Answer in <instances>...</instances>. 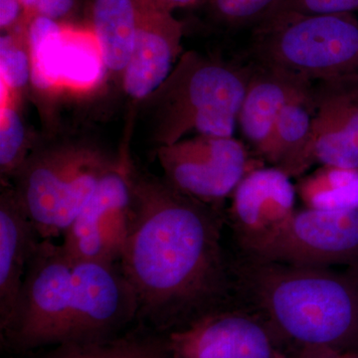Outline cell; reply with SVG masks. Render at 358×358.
Masks as SVG:
<instances>
[{"mask_svg":"<svg viewBox=\"0 0 358 358\" xmlns=\"http://www.w3.org/2000/svg\"><path fill=\"white\" fill-rule=\"evenodd\" d=\"M131 178L133 218L120 263L136 293L140 326L171 333L229 305L234 284L223 212L133 162Z\"/></svg>","mask_w":358,"mask_h":358,"instance_id":"cell-1","label":"cell"},{"mask_svg":"<svg viewBox=\"0 0 358 358\" xmlns=\"http://www.w3.org/2000/svg\"><path fill=\"white\" fill-rule=\"evenodd\" d=\"M232 275L234 293L301 343L331 345L358 326V284L331 268L289 265L243 253L232 263Z\"/></svg>","mask_w":358,"mask_h":358,"instance_id":"cell-2","label":"cell"},{"mask_svg":"<svg viewBox=\"0 0 358 358\" xmlns=\"http://www.w3.org/2000/svg\"><path fill=\"white\" fill-rule=\"evenodd\" d=\"M250 73L251 66L185 52L166 81L141 103L157 148L190 133L234 136Z\"/></svg>","mask_w":358,"mask_h":358,"instance_id":"cell-3","label":"cell"},{"mask_svg":"<svg viewBox=\"0 0 358 358\" xmlns=\"http://www.w3.org/2000/svg\"><path fill=\"white\" fill-rule=\"evenodd\" d=\"M120 157L88 141L38 138L9 182L41 239L54 240L63 236Z\"/></svg>","mask_w":358,"mask_h":358,"instance_id":"cell-4","label":"cell"},{"mask_svg":"<svg viewBox=\"0 0 358 358\" xmlns=\"http://www.w3.org/2000/svg\"><path fill=\"white\" fill-rule=\"evenodd\" d=\"M257 61L313 83L358 88V20L352 14L286 16L255 25Z\"/></svg>","mask_w":358,"mask_h":358,"instance_id":"cell-5","label":"cell"},{"mask_svg":"<svg viewBox=\"0 0 358 358\" xmlns=\"http://www.w3.org/2000/svg\"><path fill=\"white\" fill-rule=\"evenodd\" d=\"M73 263L62 244L40 240L13 312L0 324L6 352L27 355L64 343L72 307Z\"/></svg>","mask_w":358,"mask_h":358,"instance_id":"cell-6","label":"cell"},{"mask_svg":"<svg viewBox=\"0 0 358 358\" xmlns=\"http://www.w3.org/2000/svg\"><path fill=\"white\" fill-rule=\"evenodd\" d=\"M164 178L178 192L222 211L223 202L254 169L249 152L234 136L196 134L157 148Z\"/></svg>","mask_w":358,"mask_h":358,"instance_id":"cell-7","label":"cell"},{"mask_svg":"<svg viewBox=\"0 0 358 358\" xmlns=\"http://www.w3.org/2000/svg\"><path fill=\"white\" fill-rule=\"evenodd\" d=\"M264 260L333 268L358 260V209L296 210L281 227L249 251Z\"/></svg>","mask_w":358,"mask_h":358,"instance_id":"cell-8","label":"cell"},{"mask_svg":"<svg viewBox=\"0 0 358 358\" xmlns=\"http://www.w3.org/2000/svg\"><path fill=\"white\" fill-rule=\"evenodd\" d=\"M131 166L124 147L119 162L101 179L65 231L62 245L73 260L121 261L133 218Z\"/></svg>","mask_w":358,"mask_h":358,"instance_id":"cell-9","label":"cell"},{"mask_svg":"<svg viewBox=\"0 0 358 358\" xmlns=\"http://www.w3.org/2000/svg\"><path fill=\"white\" fill-rule=\"evenodd\" d=\"M72 307L66 343H90L121 336L138 317V300L121 263L73 260Z\"/></svg>","mask_w":358,"mask_h":358,"instance_id":"cell-10","label":"cell"},{"mask_svg":"<svg viewBox=\"0 0 358 358\" xmlns=\"http://www.w3.org/2000/svg\"><path fill=\"white\" fill-rule=\"evenodd\" d=\"M136 36L122 87L141 103L166 81L182 55L183 23L157 0H134Z\"/></svg>","mask_w":358,"mask_h":358,"instance_id":"cell-11","label":"cell"},{"mask_svg":"<svg viewBox=\"0 0 358 358\" xmlns=\"http://www.w3.org/2000/svg\"><path fill=\"white\" fill-rule=\"evenodd\" d=\"M296 185L273 166L250 171L231 196L228 219L242 252L270 236L296 212Z\"/></svg>","mask_w":358,"mask_h":358,"instance_id":"cell-12","label":"cell"},{"mask_svg":"<svg viewBox=\"0 0 358 358\" xmlns=\"http://www.w3.org/2000/svg\"><path fill=\"white\" fill-rule=\"evenodd\" d=\"M178 358H274L268 334L241 313L219 308L167 336Z\"/></svg>","mask_w":358,"mask_h":358,"instance_id":"cell-13","label":"cell"},{"mask_svg":"<svg viewBox=\"0 0 358 358\" xmlns=\"http://www.w3.org/2000/svg\"><path fill=\"white\" fill-rule=\"evenodd\" d=\"M256 63L251 66L237 126L259 155L285 108L313 102L315 85L291 71L260 61Z\"/></svg>","mask_w":358,"mask_h":358,"instance_id":"cell-14","label":"cell"},{"mask_svg":"<svg viewBox=\"0 0 358 358\" xmlns=\"http://www.w3.org/2000/svg\"><path fill=\"white\" fill-rule=\"evenodd\" d=\"M313 136L315 164L358 169V88L315 86Z\"/></svg>","mask_w":358,"mask_h":358,"instance_id":"cell-15","label":"cell"},{"mask_svg":"<svg viewBox=\"0 0 358 358\" xmlns=\"http://www.w3.org/2000/svg\"><path fill=\"white\" fill-rule=\"evenodd\" d=\"M34 224L9 181L1 182L0 192V324L15 307L30 257L38 245Z\"/></svg>","mask_w":358,"mask_h":358,"instance_id":"cell-16","label":"cell"},{"mask_svg":"<svg viewBox=\"0 0 358 358\" xmlns=\"http://www.w3.org/2000/svg\"><path fill=\"white\" fill-rule=\"evenodd\" d=\"M87 28L93 33L105 66L106 79L122 84L136 36L134 0H85Z\"/></svg>","mask_w":358,"mask_h":358,"instance_id":"cell-17","label":"cell"},{"mask_svg":"<svg viewBox=\"0 0 358 358\" xmlns=\"http://www.w3.org/2000/svg\"><path fill=\"white\" fill-rule=\"evenodd\" d=\"M313 102L285 108L259 152L271 166L289 178H301L315 164L313 157Z\"/></svg>","mask_w":358,"mask_h":358,"instance_id":"cell-18","label":"cell"},{"mask_svg":"<svg viewBox=\"0 0 358 358\" xmlns=\"http://www.w3.org/2000/svg\"><path fill=\"white\" fill-rule=\"evenodd\" d=\"M105 80V66L93 33L86 26L66 25L60 61L61 91L88 93Z\"/></svg>","mask_w":358,"mask_h":358,"instance_id":"cell-19","label":"cell"},{"mask_svg":"<svg viewBox=\"0 0 358 358\" xmlns=\"http://www.w3.org/2000/svg\"><path fill=\"white\" fill-rule=\"evenodd\" d=\"M306 208L324 211L358 209V169L322 166L296 185Z\"/></svg>","mask_w":358,"mask_h":358,"instance_id":"cell-20","label":"cell"},{"mask_svg":"<svg viewBox=\"0 0 358 358\" xmlns=\"http://www.w3.org/2000/svg\"><path fill=\"white\" fill-rule=\"evenodd\" d=\"M65 24L42 16H28L26 40L32 61V87L42 94L60 90V61Z\"/></svg>","mask_w":358,"mask_h":358,"instance_id":"cell-21","label":"cell"},{"mask_svg":"<svg viewBox=\"0 0 358 358\" xmlns=\"http://www.w3.org/2000/svg\"><path fill=\"white\" fill-rule=\"evenodd\" d=\"M167 352L166 338L140 326L108 341L53 346L32 358H162Z\"/></svg>","mask_w":358,"mask_h":358,"instance_id":"cell-22","label":"cell"},{"mask_svg":"<svg viewBox=\"0 0 358 358\" xmlns=\"http://www.w3.org/2000/svg\"><path fill=\"white\" fill-rule=\"evenodd\" d=\"M0 176L1 182L10 181L36 143L26 121L21 100L1 88L0 96Z\"/></svg>","mask_w":358,"mask_h":358,"instance_id":"cell-23","label":"cell"},{"mask_svg":"<svg viewBox=\"0 0 358 358\" xmlns=\"http://www.w3.org/2000/svg\"><path fill=\"white\" fill-rule=\"evenodd\" d=\"M25 25L13 32L1 33L0 37V86L20 98L32 87V61Z\"/></svg>","mask_w":358,"mask_h":358,"instance_id":"cell-24","label":"cell"},{"mask_svg":"<svg viewBox=\"0 0 358 358\" xmlns=\"http://www.w3.org/2000/svg\"><path fill=\"white\" fill-rule=\"evenodd\" d=\"M358 10V0H275L254 24L296 15L352 14Z\"/></svg>","mask_w":358,"mask_h":358,"instance_id":"cell-25","label":"cell"},{"mask_svg":"<svg viewBox=\"0 0 358 358\" xmlns=\"http://www.w3.org/2000/svg\"><path fill=\"white\" fill-rule=\"evenodd\" d=\"M275 0H203L202 6L217 22L231 27L255 24Z\"/></svg>","mask_w":358,"mask_h":358,"instance_id":"cell-26","label":"cell"},{"mask_svg":"<svg viewBox=\"0 0 358 358\" xmlns=\"http://www.w3.org/2000/svg\"><path fill=\"white\" fill-rule=\"evenodd\" d=\"M28 16H42L65 25H74L83 0H21Z\"/></svg>","mask_w":358,"mask_h":358,"instance_id":"cell-27","label":"cell"},{"mask_svg":"<svg viewBox=\"0 0 358 358\" xmlns=\"http://www.w3.org/2000/svg\"><path fill=\"white\" fill-rule=\"evenodd\" d=\"M28 15L21 0H0L1 33L13 32L25 25Z\"/></svg>","mask_w":358,"mask_h":358,"instance_id":"cell-28","label":"cell"},{"mask_svg":"<svg viewBox=\"0 0 358 358\" xmlns=\"http://www.w3.org/2000/svg\"><path fill=\"white\" fill-rule=\"evenodd\" d=\"M157 1L173 13L176 9L193 8L203 3V0H157Z\"/></svg>","mask_w":358,"mask_h":358,"instance_id":"cell-29","label":"cell"},{"mask_svg":"<svg viewBox=\"0 0 358 358\" xmlns=\"http://www.w3.org/2000/svg\"><path fill=\"white\" fill-rule=\"evenodd\" d=\"M162 358H169V357H166H166H162Z\"/></svg>","mask_w":358,"mask_h":358,"instance_id":"cell-30","label":"cell"}]
</instances>
